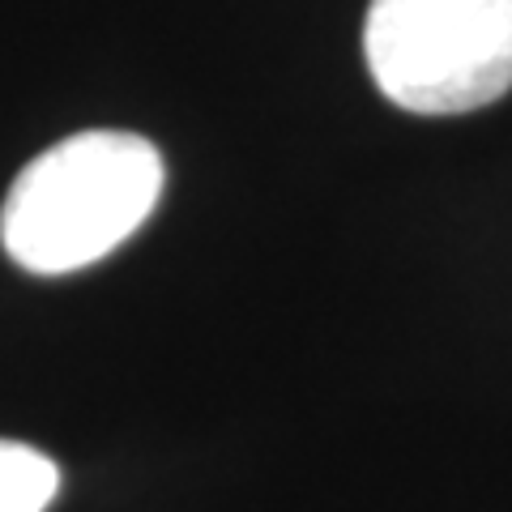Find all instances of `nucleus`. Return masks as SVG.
Returning <instances> with one entry per match:
<instances>
[{"label": "nucleus", "mask_w": 512, "mask_h": 512, "mask_svg": "<svg viewBox=\"0 0 512 512\" xmlns=\"http://www.w3.org/2000/svg\"><path fill=\"white\" fill-rule=\"evenodd\" d=\"M163 154L120 128H90L30 158L0 210V244L13 265L56 278L107 252L154 214L163 197Z\"/></svg>", "instance_id": "1"}, {"label": "nucleus", "mask_w": 512, "mask_h": 512, "mask_svg": "<svg viewBox=\"0 0 512 512\" xmlns=\"http://www.w3.org/2000/svg\"><path fill=\"white\" fill-rule=\"evenodd\" d=\"M60 491L56 461L22 440H0V512H43Z\"/></svg>", "instance_id": "3"}, {"label": "nucleus", "mask_w": 512, "mask_h": 512, "mask_svg": "<svg viewBox=\"0 0 512 512\" xmlns=\"http://www.w3.org/2000/svg\"><path fill=\"white\" fill-rule=\"evenodd\" d=\"M363 56L402 111H478L512 90V0H372Z\"/></svg>", "instance_id": "2"}]
</instances>
